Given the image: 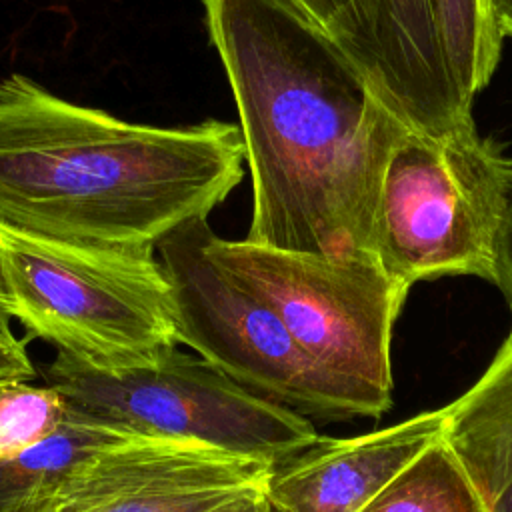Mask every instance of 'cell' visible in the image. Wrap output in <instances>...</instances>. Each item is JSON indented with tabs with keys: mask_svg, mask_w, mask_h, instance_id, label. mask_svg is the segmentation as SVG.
I'll use <instances>...</instances> for the list:
<instances>
[{
	"mask_svg": "<svg viewBox=\"0 0 512 512\" xmlns=\"http://www.w3.org/2000/svg\"><path fill=\"white\" fill-rule=\"evenodd\" d=\"M444 420L438 408L360 436H320L270 468L264 496L274 512H360L442 442Z\"/></svg>",
	"mask_w": 512,
	"mask_h": 512,
	"instance_id": "ba28073f",
	"label": "cell"
},
{
	"mask_svg": "<svg viewBox=\"0 0 512 512\" xmlns=\"http://www.w3.org/2000/svg\"><path fill=\"white\" fill-rule=\"evenodd\" d=\"M136 436L70 406L52 434L0 464V512H18L48 496L88 460Z\"/></svg>",
	"mask_w": 512,
	"mask_h": 512,
	"instance_id": "7c38bea8",
	"label": "cell"
},
{
	"mask_svg": "<svg viewBox=\"0 0 512 512\" xmlns=\"http://www.w3.org/2000/svg\"><path fill=\"white\" fill-rule=\"evenodd\" d=\"M252 176L246 242L372 256L394 144L412 128L372 78L290 0H202Z\"/></svg>",
	"mask_w": 512,
	"mask_h": 512,
	"instance_id": "6da1fadb",
	"label": "cell"
},
{
	"mask_svg": "<svg viewBox=\"0 0 512 512\" xmlns=\"http://www.w3.org/2000/svg\"><path fill=\"white\" fill-rule=\"evenodd\" d=\"M210 254L256 292L296 342L378 418L390 408L392 328L408 288L374 256L282 252L208 230Z\"/></svg>",
	"mask_w": 512,
	"mask_h": 512,
	"instance_id": "5b68a950",
	"label": "cell"
},
{
	"mask_svg": "<svg viewBox=\"0 0 512 512\" xmlns=\"http://www.w3.org/2000/svg\"><path fill=\"white\" fill-rule=\"evenodd\" d=\"M212 512H274L270 502L264 496V488L256 490V492H248L242 494L226 504H222L220 508L212 510Z\"/></svg>",
	"mask_w": 512,
	"mask_h": 512,
	"instance_id": "d6986e66",
	"label": "cell"
},
{
	"mask_svg": "<svg viewBox=\"0 0 512 512\" xmlns=\"http://www.w3.org/2000/svg\"><path fill=\"white\" fill-rule=\"evenodd\" d=\"M492 146L476 128L432 136L408 128L394 144L372 224V256L408 290L446 274L490 280Z\"/></svg>",
	"mask_w": 512,
	"mask_h": 512,
	"instance_id": "52a82bcc",
	"label": "cell"
},
{
	"mask_svg": "<svg viewBox=\"0 0 512 512\" xmlns=\"http://www.w3.org/2000/svg\"><path fill=\"white\" fill-rule=\"evenodd\" d=\"M206 220L158 244L172 284L178 342L242 388L306 418L370 416L366 402L320 368L282 318L208 250Z\"/></svg>",
	"mask_w": 512,
	"mask_h": 512,
	"instance_id": "8992f818",
	"label": "cell"
},
{
	"mask_svg": "<svg viewBox=\"0 0 512 512\" xmlns=\"http://www.w3.org/2000/svg\"><path fill=\"white\" fill-rule=\"evenodd\" d=\"M0 334H14L10 328V316L4 308V300H2V284H0Z\"/></svg>",
	"mask_w": 512,
	"mask_h": 512,
	"instance_id": "44dd1931",
	"label": "cell"
},
{
	"mask_svg": "<svg viewBox=\"0 0 512 512\" xmlns=\"http://www.w3.org/2000/svg\"><path fill=\"white\" fill-rule=\"evenodd\" d=\"M290 2L310 22H314L324 34H328L382 90L380 2L378 0H290Z\"/></svg>",
	"mask_w": 512,
	"mask_h": 512,
	"instance_id": "9a60e30c",
	"label": "cell"
},
{
	"mask_svg": "<svg viewBox=\"0 0 512 512\" xmlns=\"http://www.w3.org/2000/svg\"><path fill=\"white\" fill-rule=\"evenodd\" d=\"M444 410L442 444L482 512H512V332L484 374Z\"/></svg>",
	"mask_w": 512,
	"mask_h": 512,
	"instance_id": "30bf717a",
	"label": "cell"
},
{
	"mask_svg": "<svg viewBox=\"0 0 512 512\" xmlns=\"http://www.w3.org/2000/svg\"><path fill=\"white\" fill-rule=\"evenodd\" d=\"M0 284L10 320L78 362L120 370L180 344L174 290L154 252L62 244L0 226Z\"/></svg>",
	"mask_w": 512,
	"mask_h": 512,
	"instance_id": "3957f363",
	"label": "cell"
},
{
	"mask_svg": "<svg viewBox=\"0 0 512 512\" xmlns=\"http://www.w3.org/2000/svg\"><path fill=\"white\" fill-rule=\"evenodd\" d=\"M270 468L272 464L256 458L182 442L96 512H212L242 494L262 490Z\"/></svg>",
	"mask_w": 512,
	"mask_h": 512,
	"instance_id": "8fae6325",
	"label": "cell"
},
{
	"mask_svg": "<svg viewBox=\"0 0 512 512\" xmlns=\"http://www.w3.org/2000/svg\"><path fill=\"white\" fill-rule=\"evenodd\" d=\"M492 210V270L490 282L500 288L512 308V158L496 150L488 162Z\"/></svg>",
	"mask_w": 512,
	"mask_h": 512,
	"instance_id": "e0dca14e",
	"label": "cell"
},
{
	"mask_svg": "<svg viewBox=\"0 0 512 512\" xmlns=\"http://www.w3.org/2000/svg\"><path fill=\"white\" fill-rule=\"evenodd\" d=\"M486 4L500 36H512V0H486Z\"/></svg>",
	"mask_w": 512,
	"mask_h": 512,
	"instance_id": "ffe728a7",
	"label": "cell"
},
{
	"mask_svg": "<svg viewBox=\"0 0 512 512\" xmlns=\"http://www.w3.org/2000/svg\"><path fill=\"white\" fill-rule=\"evenodd\" d=\"M68 412V400L44 382L0 388V464L52 434Z\"/></svg>",
	"mask_w": 512,
	"mask_h": 512,
	"instance_id": "2e32d148",
	"label": "cell"
},
{
	"mask_svg": "<svg viewBox=\"0 0 512 512\" xmlns=\"http://www.w3.org/2000/svg\"><path fill=\"white\" fill-rule=\"evenodd\" d=\"M360 512H482V508L452 452L438 442Z\"/></svg>",
	"mask_w": 512,
	"mask_h": 512,
	"instance_id": "5bb4252c",
	"label": "cell"
},
{
	"mask_svg": "<svg viewBox=\"0 0 512 512\" xmlns=\"http://www.w3.org/2000/svg\"><path fill=\"white\" fill-rule=\"evenodd\" d=\"M38 376L96 420L138 434L200 442L272 466L320 438L310 418L252 394L204 358L178 348L120 370L56 354Z\"/></svg>",
	"mask_w": 512,
	"mask_h": 512,
	"instance_id": "277c9868",
	"label": "cell"
},
{
	"mask_svg": "<svg viewBox=\"0 0 512 512\" xmlns=\"http://www.w3.org/2000/svg\"><path fill=\"white\" fill-rule=\"evenodd\" d=\"M432 6L448 72L472 102L498 66L502 36L492 24L486 0H432Z\"/></svg>",
	"mask_w": 512,
	"mask_h": 512,
	"instance_id": "4fadbf2b",
	"label": "cell"
},
{
	"mask_svg": "<svg viewBox=\"0 0 512 512\" xmlns=\"http://www.w3.org/2000/svg\"><path fill=\"white\" fill-rule=\"evenodd\" d=\"M36 376L38 370L28 356L26 342L16 334H0V388L32 382Z\"/></svg>",
	"mask_w": 512,
	"mask_h": 512,
	"instance_id": "ac0fdd59",
	"label": "cell"
},
{
	"mask_svg": "<svg viewBox=\"0 0 512 512\" xmlns=\"http://www.w3.org/2000/svg\"><path fill=\"white\" fill-rule=\"evenodd\" d=\"M382 90L414 128L444 136L474 128L470 104L448 72L432 0H378Z\"/></svg>",
	"mask_w": 512,
	"mask_h": 512,
	"instance_id": "9c48e42d",
	"label": "cell"
},
{
	"mask_svg": "<svg viewBox=\"0 0 512 512\" xmlns=\"http://www.w3.org/2000/svg\"><path fill=\"white\" fill-rule=\"evenodd\" d=\"M240 126L160 128L0 80V226L62 244L154 252L244 176Z\"/></svg>",
	"mask_w": 512,
	"mask_h": 512,
	"instance_id": "7a4b0ae2",
	"label": "cell"
}]
</instances>
